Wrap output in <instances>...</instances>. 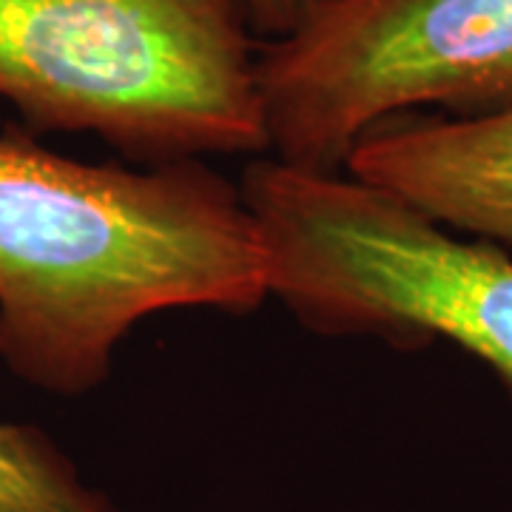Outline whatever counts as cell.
I'll return each instance as SVG.
<instances>
[{"label":"cell","instance_id":"cell-3","mask_svg":"<svg viewBox=\"0 0 512 512\" xmlns=\"http://www.w3.org/2000/svg\"><path fill=\"white\" fill-rule=\"evenodd\" d=\"M239 191L262 237L268 293L305 328L402 348L444 339L512 399V256L501 245L458 237L342 171L262 157Z\"/></svg>","mask_w":512,"mask_h":512},{"label":"cell","instance_id":"cell-6","mask_svg":"<svg viewBox=\"0 0 512 512\" xmlns=\"http://www.w3.org/2000/svg\"><path fill=\"white\" fill-rule=\"evenodd\" d=\"M0 512H114L35 427L0 424Z\"/></svg>","mask_w":512,"mask_h":512},{"label":"cell","instance_id":"cell-5","mask_svg":"<svg viewBox=\"0 0 512 512\" xmlns=\"http://www.w3.org/2000/svg\"><path fill=\"white\" fill-rule=\"evenodd\" d=\"M345 171L450 231L512 248V109L484 117H393Z\"/></svg>","mask_w":512,"mask_h":512},{"label":"cell","instance_id":"cell-2","mask_svg":"<svg viewBox=\"0 0 512 512\" xmlns=\"http://www.w3.org/2000/svg\"><path fill=\"white\" fill-rule=\"evenodd\" d=\"M239 0H0V97L137 163L268 151Z\"/></svg>","mask_w":512,"mask_h":512},{"label":"cell","instance_id":"cell-4","mask_svg":"<svg viewBox=\"0 0 512 512\" xmlns=\"http://www.w3.org/2000/svg\"><path fill=\"white\" fill-rule=\"evenodd\" d=\"M268 151L345 171L370 128L436 109H512V0H319L259 49Z\"/></svg>","mask_w":512,"mask_h":512},{"label":"cell","instance_id":"cell-1","mask_svg":"<svg viewBox=\"0 0 512 512\" xmlns=\"http://www.w3.org/2000/svg\"><path fill=\"white\" fill-rule=\"evenodd\" d=\"M265 299L254 214L205 163L89 165L0 134V359L26 382L86 393L148 316Z\"/></svg>","mask_w":512,"mask_h":512},{"label":"cell","instance_id":"cell-7","mask_svg":"<svg viewBox=\"0 0 512 512\" xmlns=\"http://www.w3.org/2000/svg\"><path fill=\"white\" fill-rule=\"evenodd\" d=\"M251 26L265 35L282 37L311 12L319 0H239Z\"/></svg>","mask_w":512,"mask_h":512}]
</instances>
